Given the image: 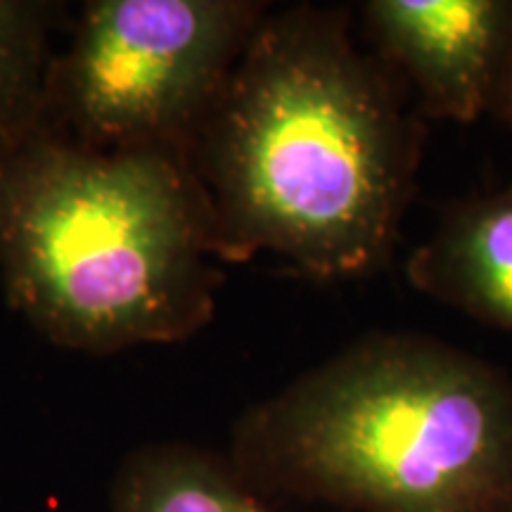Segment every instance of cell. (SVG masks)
Returning a JSON list of instances; mask_svg holds the SVG:
<instances>
[{"label":"cell","instance_id":"obj_5","mask_svg":"<svg viewBox=\"0 0 512 512\" xmlns=\"http://www.w3.org/2000/svg\"><path fill=\"white\" fill-rule=\"evenodd\" d=\"M373 55L406 83L422 119L475 124L494 110L512 41V0H368Z\"/></svg>","mask_w":512,"mask_h":512},{"label":"cell","instance_id":"obj_1","mask_svg":"<svg viewBox=\"0 0 512 512\" xmlns=\"http://www.w3.org/2000/svg\"><path fill=\"white\" fill-rule=\"evenodd\" d=\"M425 119L354 38L351 10H268L188 164L226 264L283 259L316 283L389 264L418 183Z\"/></svg>","mask_w":512,"mask_h":512},{"label":"cell","instance_id":"obj_4","mask_svg":"<svg viewBox=\"0 0 512 512\" xmlns=\"http://www.w3.org/2000/svg\"><path fill=\"white\" fill-rule=\"evenodd\" d=\"M268 12L256 0H93L50 57L36 121L102 152L188 159L223 83Z\"/></svg>","mask_w":512,"mask_h":512},{"label":"cell","instance_id":"obj_7","mask_svg":"<svg viewBox=\"0 0 512 512\" xmlns=\"http://www.w3.org/2000/svg\"><path fill=\"white\" fill-rule=\"evenodd\" d=\"M110 512H271L221 453L150 441L121 458L110 484Z\"/></svg>","mask_w":512,"mask_h":512},{"label":"cell","instance_id":"obj_2","mask_svg":"<svg viewBox=\"0 0 512 512\" xmlns=\"http://www.w3.org/2000/svg\"><path fill=\"white\" fill-rule=\"evenodd\" d=\"M188 159L102 152L38 121L0 143V283L48 342L86 354L207 328L223 283Z\"/></svg>","mask_w":512,"mask_h":512},{"label":"cell","instance_id":"obj_6","mask_svg":"<svg viewBox=\"0 0 512 512\" xmlns=\"http://www.w3.org/2000/svg\"><path fill=\"white\" fill-rule=\"evenodd\" d=\"M415 290L512 335V181L460 197L406 261Z\"/></svg>","mask_w":512,"mask_h":512},{"label":"cell","instance_id":"obj_3","mask_svg":"<svg viewBox=\"0 0 512 512\" xmlns=\"http://www.w3.org/2000/svg\"><path fill=\"white\" fill-rule=\"evenodd\" d=\"M254 494L344 512H512V380L439 339L375 332L235 420Z\"/></svg>","mask_w":512,"mask_h":512},{"label":"cell","instance_id":"obj_8","mask_svg":"<svg viewBox=\"0 0 512 512\" xmlns=\"http://www.w3.org/2000/svg\"><path fill=\"white\" fill-rule=\"evenodd\" d=\"M53 17L50 3L0 0V143L38 117Z\"/></svg>","mask_w":512,"mask_h":512},{"label":"cell","instance_id":"obj_9","mask_svg":"<svg viewBox=\"0 0 512 512\" xmlns=\"http://www.w3.org/2000/svg\"><path fill=\"white\" fill-rule=\"evenodd\" d=\"M491 112H496L498 117H501L505 124L512 128V41H510V50H508V60H505V67H503L501 86H498L494 110Z\"/></svg>","mask_w":512,"mask_h":512}]
</instances>
